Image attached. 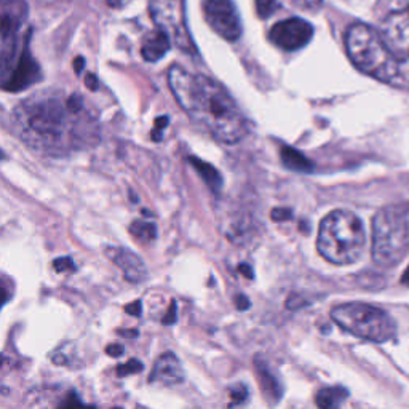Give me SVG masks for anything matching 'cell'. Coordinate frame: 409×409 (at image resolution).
Here are the masks:
<instances>
[{"mask_svg": "<svg viewBox=\"0 0 409 409\" xmlns=\"http://www.w3.org/2000/svg\"><path fill=\"white\" fill-rule=\"evenodd\" d=\"M10 129L26 146L48 155H68L100 141L98 119L79 93L42 92L18 104Z\"/></svg>", "mask_w": 409, "mask_h": 409, "instance_id": "cell-1", "label": "cell"}, {"mask_svg": "<svg viewBox=\"0 0 409 409\" xmlns=\"http://www.w3.org/2000/svg\"><path fill=\"white\" fill-rule=\"evenodd\" d=\"M168 85L174 100L191 120L223 144H237L250 132L242 110L227 90L202 74H191L173 64L168 70Z\"/></svg>", "mask_w": 409, "mask_h": 409, "instance_id": "cell-2", "label": "cell"}, {"mask_svg": "<svg viewBox=\"0 0 409 409\" xmlns=\"http://www.w3.org/2000/svg\"><path fill=\"white\" fill-rule=\"evenodd\" d=\"M366 246L361 219L347 210L328 213L320 223L317 237L318 253L328 262L349 265L358 261Z\"/></svg>", "mask_w": 409, "mask_h": 409, "instance_id": "cell-3", "label": "cell"}, {"mask_svg": "<svg viewBox=\"0 0 409 409\" xmlns=\"http://www.w3.org/2000/svg\"><path fill=\"white\" fill-rule=\"evenodd\" d=\"M346 50L354 66L376 80L392 83L398 75V60L381 37L368 24L355 23L344 37Z\"/></svg>", "mask_w": 409, "mask_h": 409, "instance_id": "cell-4", "label": "cell"}, {"mask_svg": "<svg viewBox=\"0 0 409 409\" xmlns=\"http://www.w3.org/2000/svg\"><path fill=\"white\" fill-rule=\"evenodd\" d=\"M409 253V203L381 208L373 218L371 255L381 267H395Z\"/></svg>", "mask_w": 409, "mask_h": 409, "instance_id": "cell-5", "label": "cell"}, {"mask_svg": "<svg viewBox=\"0 0 409 409\" xmlns=\"http://www.w3.org/2000/svg\"><path fill=\"white\" fill-rule=\"evenodd\" d=\"M337 326L361 339L387 342L395 337L397 324L386 310L363 302H349L331 310Z\"/></svg>", "mask_w": 409, "mask_h": 409, "instance_id": "cell-6", "label": "cell"}, {"mask_svg": "<svg viewBox=\"0 0 409 409\" xmlns=\"http://www.w3.org/2000/svg\"><path fill=\"white\" fill-rule=\"evenodd\" d=\"M151 15L160 31L186 53H197L186 24L184 0H151Z\"/></svg>", "mask_w": 409, "mask_h": 409, "instance_id": "cell-7", "label": "cell"}, {"mask_svg": "<svg viewBox=\"0 0 409 409\" xmlns=\"http://www.w3.org/2000/svg\"><path fill=\"white\" fill-rule=\"evenodd\" d=\"M203 15L208 26L227 42L242 37L243 26L233 0H203Z\"/></svg>", "mask_w": 409, "mask_h": 409, "instance_id": "cell-8", "label": "cell"}, {"mask_svg": "<svg viewBox=\"0 0 409 409\" xmlns=\"http://www.w3.org/2000/svg\"><path fill=\"white\" fill-rule=\"evenodd\" d=\"M314 37V26L302 18H288L272 26L270 42L285 51H296L306 47Z\"/></svg>", "mask_w": 409, "mask_h": 409, "instance_id": "cell-9", "label": "cell"}, {"mask_svg": "<svg viewBox=\"0 0 409 409\" xmlns=\"http://www.w3.org/2000/svg\"><path fill=\"white\" fill-rule=\"evenodd\" d=\"M379 34L398 61L409 60V9L392 11L382 21Z\"/></svg>", "mask_w": 409, "mask_h": 409, "instance_id": "cell-10", "label": "cell"}, {"mask_svg": "<svg viewBox=\"0 0 409 409\" xmlns=\"http://www.w3.org/2000/svg\"><path fill=\"white\" fill-rule=\"evenodd\" d=\"M38 80H41V68L32 58L29 43L26 42L21 53L10 68V73L4 75V90H6V92H21L24 88L32 87Z\"/></svg>", "mask_w": 409, "mask_h": 409, "instance_id": "cell-11", "label": "cell"}, {"mask_svg": "<svg viewBox=\"0 0 409 409\" xmlns=\"http://www.w3.org/2000/svg\"><path fill=\"white\" fill-rule=\"evenodd\" d=\"M104 253H106V256L110 261L123 272V277H125L128 282L142 283L147 280L149 274L146 264L142 262V259L136 256L133 251L122 248V246H107Z\"/></svg>", "mask_w": 409, "mask_h": 409, "instance_id": "cell-12", "label": "cell"}, {"mask_svg": "<svg viewBox=\"0 0 409 409\" xmlns=\"http://www.w3.org/2000/svg\"><path fill=\"white\" fill-rule=\"evenodd\" d=\"M184 381L183 366L178 360V356L173 352H166L155 361L149 382L151 384H164V386H178Z\"/></svg>", "mask_w": 409, "mask_h": 409, "instance_id": "cell-13", "label": "cell"}, {"mask_svg": "<svg viewBox=\"0 0 409 409\" xmlns=\"http://www.w3.org/2000/svg\"><path fill=\"white\" fill-rule=\"evenodd\" d=\"M255 366H256V374L259 379V386H261V391L264 393V397L267 401H270L272 405H275L280 401L283 395V388L280 386V382L275 378L269 366L261 358H255Z\"/></svg>", "mask_w": 409, "mask_h": 409, "instance_id": "cell-14", "label": "cell"}, {"mask_svg": "<svg viewBox=\"0 0 409 409\" xmlns=\"http://www.w3.org/2000/svg\"><path fill=\"white\" fill-rule=\"evenodd\" d=\"M171 47V38L168 37L164 31H155L151 36H147L142 42L141 55L147 63L160 61L168 50Z\"/></svg>", "mask_w": 409, "mask_h": 409, "instance_id": "cell-15", "label": "cell"}, {"mask_svg": "<svg viewBox=\"0 0 409 409\" xmlns=\"http://www.w3.org/2000/svg\"><path fill=\"white\" fill-rule=\"evenodd\" d=\"M280 159L283 161V165L288 168V170H293L297 173H312L314 171V161H310L306 155L297 151L294 147L283 146L280 149Z\"/></svg>", "mask_w": 409, "mask_h": 409, "instance_id": "cell-16", "label": "cell"}, {"mask_svg": "<svg viewBox=\"0 0 409 409\" xmlns=\"http://www.w3.org/2000/svg\"><path fill=\"white\" fill-rule=\"evenodd\" d=\"M189 164L196 168V171L200 174V176H202L206 186L210 187L214 193H218L221 189H223V176H221V173L216 170V168L197 157H191Z\"/></svg>", "mask_w": 409, "mask_h": 409, "instance_id": "cell-17", "label": "cell"}, {"mask_svg": "<svg viewBox=\"0 0 409 409\" xmlns=\"http://www.w3.org/2000/svg\"><path fill=\"white\" fill-rule=\"evenodd\" d=\"M347 397L349 392L344 387H324L317 393L315 403L323 409H334L339 408L347 400Z\"/></svg>", "mask_w": 409, "mask_h": 409, "instance_id": "cell-18", "label": "cell"}, {"mask_svg": "<svg viewBox=\"0 0 409 409\" xmlns=\"http://www.w3.org/2000/svg\"><path fill=\"white\" fill-rule=\"evenodd\" d=\"M129 232L136 240H141V242H152V240L157 238V227L154 223H147V221H134V223L129 225Z\"/></svg>", "mask_w": 409, "mask_h": 409, "instance_id": "cell-19", "label": "cell"}, {"mask_svg": "<svg viewBox=\"0 0 409 409\" xmlns=\"http://www.w3.org/2000/svg\"><path fill=\"white\" fill-rule=\"evenodd\" d=\"M280 0H256V11L261 19L270 18L278 10Z\"/></svg>", "mask_w": 409, "mask_h": 409, "instance_id": "cell-20", "label": "cell"}, {"mask_svg": "<svg viewBox=\"0 0 409 409\" xmlns=\"http://www.w3.org/2000/svg\"><path fill=\"white\" fill-rule=\"evenodd\" d=\"M142 371V363L139 360H129L128 363H123L119 368H117V374L123 378V376H128V374H136Z\"/></svg>", "mask_w": 409, "mask_h": 409, "instance_id": "cell-21", "label": "cell"}, {"mask_svg": "<svg viewBox=\"0 0 409 409\" xmlns=\"http://www.w3.org/2000/svg\"><path fill=\"white\" fill-rule=\"evenodd\" d=\"M229 395H230V400H232L230 405H242L243 401H246V398H248V388L240 384V386L232 387Z\"/></svg>", "mask_w": 409, "mask_h": 409, "instance_id": "cell-22", "label": "cell"}, {"mask_svg": "<svg viewBox=\"0 0 409 409\" xmlns=\"http://www.w3.org/2000/svg\"><path fill=\"white\" fill-rule=\"evenodd\" d=\"M168 122H170V119H168V117H159V119L155 120V128H154V132H152V139L155 142L161 141V133H164V129L166 128Z\"/></svg>", "mask_w": 409, "mask_h": 409, "instance_id": "cell-23", "label": "cell"}, {"mask_svg": "<svg viewBox=\"0 0 409 409\" xmlns=\"http://www.w3.org/2000/svg\"><path fill=\"white\" fill-rule=\"evenodd\" d=\"M56 272H74L75 264L70 257H60L53 262Z\"/></svg>", "mask_w": 409, "mask_h": 409, "instance_id": "cell-24", "label": "cell"}, {"mask_svg": "<svg viewBox=\"0 0 409 409\" xmlns=\"http://www.w3.org/2000/svg\"><path fill=\"white\" fill-rule=\"evenodd\" d=\"M291 218H293V211H291L290 208H275V210H272V219H274L275 223L290 221Z\"/></svg>", "mask_w": 409, "mask_h": 409, "instance_id": "cell-25", "label": "cell"}, {"mask_svg": "<svg viewBox=\"0 0 409 409\" xmlns=\"http://www.w3.org/2000/svg\"><path fill=\"white\" fill-rule=\"evenodd\" d=\"M58 406H60V408H75V406H83V403L79 398L75 397L74 393H70L69 397H66V400H63Z\"/></svg>", "mask_w": 409, "mask_h": 409, "instance_id": "cell-26", "label": "cell"}, {"mask_svg": "<svg viewBox=\"0 0 409 409\" xmlns=\"http://www.w3.org/2000/svg\"><path fill=\"white\" fill-rule=\"evenodd\" d=\"M123 352H125V350H123V346H120V344H110V346H107V349H106V354L109 355V356H120V355H123Z\"/></svg>", "mask_w": 409, "mask_h": 409, "instance_id": "cell-27", "label": "cell"}, {"mask_svg": "<svg viewBox=\"0 0 409 409\" xmlns=\"http://www.w3.org/2000/svg\"><path fill=\"white\" fill-rule=\"evenodd\" d=\"M174 322H176V304L171 302V307H170V312L165 315L164 318V323L165 324H173Z\"/></svg>", "mask_w": 409, "mask_h": 409, "instance_id": "cell-28", "label": "cell"}, {"mask_svg": "<svg viewBox=\"0 0 409 409\" xmlns=\"http://www.w3.org/2000/svg\"><path fill=\"white\" fill-rule=\"evenodd\" d=\"M235 302H237V307H238L240 310H248V309L251 307V302H250V299H248V297H246V296H243V294L237 296Z\"/></svg>", "mask_w": 409, "mask_h": 409, "instance_id": "cell-29", "label": "cell"}, {"mask_svg": "<svg viewBox=\"0 0 409 409\" xmlns=\"http://www.w3.org/2000/svg\"><path fill=\"white\" fill-rule=\"evenodd\" d=\"M125 310L128 312V314H132V315H134V317H141V301H136V302L128 304Z\"/></svg>", "mask_w": 409, "mask_h": 409, "instance_id": "cell-30", "label": "cell"}, {"mask_svg": "<svg viewBox=\"0 0 409 409\" xmlns=\"http://www.w3.org/2000/svg\"><path fill=\"white\" fill-rule=\"evenodd\" d=\"M85 85H87L90 90H93V92H96V90H98V87H100V83H98V79H96V75L88 74V75L85 77Z\"/></svg>", "mask_w": 409, "mask_h": 409, "instance_id": "cell-31", "label": "cell"}, {"mask_svg": "<svg viewBox=\"0 0 409 409\" xmlns=\"http://www.w3.org/2000/svg\"><path fill=\"white\" fill-rule=\"evenodd\" d=\"M238 272H242V274H243L245 277H248V278L255 277V274H253V270H251V267H250L248 264H240V265H238Z\"/></svg>", "mask_w": 409, "mask_h": 409, "instance_id": "cell-32", "label": "cell"}, {"mask_svg": "<svg viewBox=\"0 0 409 409\" xmlns=\"http://www.w3.org/2000/svg\"><path fill=\"white\" fill-rule=\"evenodd\" d=\"M83 66H85V60H83L82 56H79V58H75V61H74V70L77 74H80L82 73V69H83Z\"/></svg>", "mask_w": 409, "mask_h": 409, "instance_id": "cell-33", "label": "cell"}, {"mask_svg": "<svg viewBox=\"0 0 409 409\" xmlns=\"http://www.w3.org/2000/svg\"><path fill=\"white\" fill-rule=\"evenodd\" d=\"M127 0H107L109 6H112V9H120V6L125 5Z\"/></svg>", "mask_w": 409, "mask_h": 409, "instance_id": "cell-34", "label": "cell"}, {"mask_svg": "<svg viewBox=\"0 0 409 409\" xmlns=\"http://www.w3.org/2000/svg\"><path fill=\"white\" fill-rule=\"evenodd\" d=\"M401 283L409 285V265H408V269H406V272L403 274V277H401Z\"/></svg>", "mask_w": 409, "mask_h": 409, "instance_id": "cell-35", "label": "cell"}]
</instances>
